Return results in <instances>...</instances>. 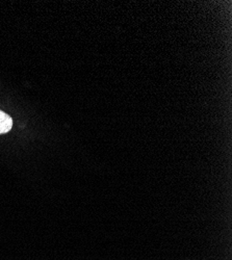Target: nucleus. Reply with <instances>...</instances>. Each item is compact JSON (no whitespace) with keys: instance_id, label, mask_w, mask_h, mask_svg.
Masks as SVG:
<instances>
[{"instance_id":"f257e3e1","label":"nucleus","mask_w":232,"mask_h":260,"mask_svg":"<svg viewBox=\"0 0 232 260\" xmlns=\"http://www.w3.org/2000/svg\"><path fill=\"white\" fill-rule=\"evenodd\" d=\"M12 127H13L12 118L6 113L0 111V135L9 133L12 129Z\"/></svg>"}]
</instances>
